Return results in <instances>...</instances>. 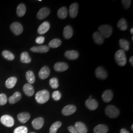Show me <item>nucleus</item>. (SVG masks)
<instances>
[{
	"label": "nucleus",
	"mask_w": 133,
	"mask_h": 133,
	"mask_svg": "<svg viewBox=\"0 0 133 133\" xmlns=\"http://www.w3.org/2000/svg\"><path fill=\"white\" fill-rule=\"evenodd\" d=\"M49 92L46 90L39 91L36 93L35 96L36 100L40 104H43L47 102L49 99Z\"/></svg>",
	"instance_id": "f257e3e1"
},
{
	"label": "nucleus",
	"mask_w": 133,
	"mask_h": 133,
	"mask_svg": "<svg viewBox=\"0 0 133 133\" xmlns=\"http://www.w3.org/2000/svg\"><path fill=\"white\" fill-rule=\"evenodd\" d=\"M115 60L119 66H125L127 63V58L125 51L122 49H119L115 54Z\"/></svg>",
	"instance_id": "f03ea898"
},
{
	"label": "nucleus",
	"mask_w": 133,
	"mask_h": 133,
	"mask_svg": "<svg viewBox=\"0 0 133 133\" xmlns=\"http://www.w3.org/2000/svg\"><path fill=\"white\" fill-rule=\"evenodd\" d=\"M105 112L108 116L112 118H117L120 114L119 109L113 105H108L105 109Z\"/></svg>",
	"instance_id": "7ed1b4c3"
},
{
	"label": "nucleus",
	"mask_w": 133,
	"mask_h": 133,
	"mask_svg": "<svg viewBox=\"0 0 133 133\" xmlns=\"http://www.w3.org/2000/svg\"><path fill=\"white\" fill-rule=\"evenodd\" d=\"M98 31L104 38H109L112 34V28L109 25H102L98 28Z\"/></svg>",
	"instance_id": "20e7f679"
},
{
	"label": "nucleus",
	"mask_w": 133,
	"mask_h": 133,
	"mask_svg": "<svg viewBox=\"0 0 133 133\" xmlns=\"http://www.w3.org/2000/svg\"><path fill=\"white\" fill-rule=\"evenodd\" d=\"M10 28L14 35L16 36L20 35L23 31V27L22 25L17 22H14L11 24Z\"/></svg>",
	"instance_id": "39448f33"
},
{
	"label": "nucleus",
	"mask_w": 133,
	"mask_h": 133,
	"mask_svg": "<svg viewBox=\"0 0 133 133\" xmlns=\"http://www.w3.org/2000/svg\"><path fill=\"white\" fill-rule=\"evenodd\" d=\"M0 120L1 123L8 127H11L14 125V119L10 115H4L1 117Z\"/></svg>",
	"instance_id": "423d86ee"
},
{
	"label": "nucleus",
	"mask_w": 133,
	"mask_h": 133,
	"mask_svg": "<svg viewBox=\"0 0 133 133\" xmlns=\"http://www.w3.org/2000/svg\"><path fill=\"white\" fill-rule=\"evenodd\" d=\"M95 75L98 78L105 79L108 77V73L104 68L99 66L95 70Z\"/></svg>",
	"instance_id": "0eeeda50"
},
{
	"label": "nucleus",
	"mask_w": 133,
	"mask_h": 133,
	"mask_svg": "<svg viewBox=\"0 0 133 133\" xmlns=\"http://www.w3.org/2000/svg\"><path fill=\"white\" fill-rule=\"evenodd\" d=\"M76 110V108L75 105H67L62 109V114L66 116H69L74 114Z\"/></svg>",
	"instance_id": "6e6552de"
},
{
	"label": "nucleus",
	"mask_w": 133,
	"mask_h": 133,
	"mask_svg": "<svg viewBox=\"0 0 133 133\" xmlns=\"http://www.w3.org/2000/svg\"><path fill=\"white\" fill-rule=\"evenodd\" d=\"M50 71L49 68L46 66L42 67L38 72V76L41 79H45L49 76Z\"/></svg>",
	"instance_id": "1a4fd4ad"
},
{
	"label": "nucleus",
	"mask_w": 133,
	"mask_h": 133,
	"mask_svg": "<svg viewBox=\"0 0 133 133\" xmlns=\"http://www.w3.org/2000/svg\"><path fill=\"white\" fill-rule=\"evenodd\" d=\"M68 68L69 65L65 62H57L54 66L55 71L58 72L65 71L68 69Z\"/></svg>",
	"instance_id": "9d476101"
},
{
	"label": "nucleus",
	"mask_w": 133,
	"mask_h": 133,
	"mask_svg": "<svg viewBox=\"0 0 133 133\" xmlns=\"http://www.w3.org/2000/svg\"><path fill=\"white\" fill-rule=\"evenodd\" d=\"M50 10L48 8H43L39 10L37 14V17L38 19L42 20L44 19L49 15Z\"/></svg>",
	"instance_id": "9b49d317"
},
{
	"label": "nucleus",
	"mask_w": 133,
	"mask_h": 133,
	"mask_svg": "<svg viewBox=\"0 0 133 133\" xmlns=\"http://www.w3.org/2000/svg\"><path fill=\"white\" fill-rule=\"evenodd\" d=\"M86 107L91 110H94L97 109L98 107V103L97 101L93 99H89L85 102Z\"/></svg>",
	"instance_id": "f8f14e48"
},
{
	"label": "nucleus",
	"mask_w": 133,
	"mask_h": 133,
	"mask_svg": "<svg viewBox=\"0 0 133 133\" xmlns=\"http://www.w3.org/2000/svg\"><path fill=\"white\" fill-rule=\"evenodd\" d=\"M78 5L75 3L72 4L70 6L69 9V14L70 17L72 18H74L76 17L78 14Z\"/></svg>",
	"instance_id": "ddd939ff"
},
{
	"label": "nucleus",
	"mask_w": 133,
	"mask_h": 133,
	"mask_svg": "<svg viewBox=\"0 0 133 133\" xmlns=\"http://www.w3.org/2000/svg\"><path fill=\"white\" fill-rule=\"evenodd\" d=\"M31 51L33 52L44 53L48 52L49 50V48L48 45H43L38 46H34L31 48Z\"/></svg>",
	"instance_id": "4468645a"
},
{
	"label": "nucleus",
	"mask_w": 133,
	"mask_h": 133,
	"mask_svg": "<svg viewBox=\"0 0 133 133\" xmlns=\"http://www.w3.org/2000/svg\"><path fill=\"white\" fill-rule=\"evenodd\" d=\"M50 27V25L48 22V21L43 22V23L38 27V32L39 34H41V35L46 33L49 30Z\"/></svg>",
	"instance_id": "2eb2a0df"
},
{
	"label": "nucleus",
	"mask_w": 133,
	"mask_h": 133,
	"mask_svg": "<svg viewBox=\"0 0 133 133\" xmlns=\"http://www.w3.org/2000/svg\"><path fill=\"white\" fill-rule=\"evenodd\" d=\"M32 124L34 128L36 130H39L43 127L44 124V119L41 117L36 118L34 119Z\"/></svg>",
	"instance_id": "dca6fc26"
},
{
	"label": "nucleus",
	"mask_w": 133,
	"mask_h": 133,
	"mask_svg": "<svg viewBox=\"0 0 133 133\" xmlns=\"http://www.w3.org/2000/svg\"><path fill=\"white\" fill-rule=\"evenodd\" d=\"M102 97V99L105 102L109 103L112 100L114 97V94L111 90H107L103 92Z\"/></svg>",
	"instance_id": "f3484780"
},
{
	"label": "nucleus",
	"mask_w": 133,
	"mask_h": 133,
	"mask_svg": "<svg viewBox=\"0 0 133 133\" xmlns=\"http://www.w3.org/2000/svg\"><path fill=\"white\" fill-rule=\"evenodd\" d=\"M65 56L69 60H76L79 57V53L76 50H68L65 53Z\"/></svg>",
	"instance_id": "a211bd4d"
},
{
	"label": "nucleus",
	"mask_w": 133,
	"mask_h": 133,
	"mask_svg": "<svg viewBox=\"0 0 133 133\" xmlns=\"http://www.w3.org/2000/svg\"><path fill=\"white\" fill-rule=\"evenodd\" d=\"M23 89L25 94L28 97L32 96L35 92L33 86L29 83L25 84L23 86Z\"/></svg>",
	"instance_id": "6ab92c4d"
},
{
	"label": "nucleus",
	"mask_w": 133,
	"mask_h": 133,
	"mask_svg": "<svg viewBox=\"0 0 133 133\" xmlns=\"http://www.w3.org/2000/svg\"><path fill=\"white\" fill-rule=\"evenodd\" d=\"M75 128L78 133H87V128L85 125L81 122H77L75 125Z\"/></svg>",
	"instance_id": "aec40b11"
},
{
	"label": "nucleus",
	"mask_w": 133,
	"mask_h": 133,
	"mask_svg": "<svg viewBox=\"0 0 133 133\" xmlns=\"http://www.w3.org/2000/svg\"><path fill=\"white\" fill-rule=\"evenodd\" d=\"M73 29L70 25L66 26L63 30V36L66 39L71 38L73 36Z\"/></svg>",
	"instance_id": "412c9836"
},
{
	"label": "nucleus",
	"mask_w": 133,
	"mask_h": 133,
	"mask_svg": "<svg viewBox=\"0 0 133 133\" xmlns=\"http://www.w3.org/2000/svg\"><path fill=\"white\" fill-rule=\"evenodd\" d=\"M17 118L20 122L22 123H25L30 118V114L27 112H21L18 114Z\"/></svg>",
	"instance_id": "4be33fe9"
},
{
	"label": "nucleus",
	"mask_w": 133,
	"mask_h": 133,
	"mask_svg": "<svg viewBox=\"0 0 133 133\" xmlns=\"http://www.w3.org/2000/svg\"><path fill=\"white\" fill-rule=\"evenodd\" d=\"M109 131L107 126L104 124H99L94 129V133H107Z\"/></svg>",
	"instance_id": "5701e85b"
},
{
	"label": "nucleus",
	"mask_w": 133,
	"mask_h": 133,
	"mask_svg": "<svg viewBox=\"0 0 133 133\" xmlns=\"http://www.w3.org/2000/svg\"><path fill=\"white\" fill-rule=\"evenodd\" d=\"M21 99V94L19 92H15L14 95L9 98V102L11 104H14L18 102Z\"/></svg>",
	"instance_id": "b1692460"
},
{
	"label": "nucleus",
	"mask_w": 133,
	"mask_h": 133,
	"mask_svg": "<svg viewBox=\"0 0 133 133\" xmlns=\"http://www.w3.org/2000/svg\"><path fill=\"white\" fill-rule=\"evenodd\" d=\"M93 38L95 43L98 44H102L104 42V38L98 32H96L93 34Z\"/></svg>",
	"instance_id": "393cba45"
},
{
	"label": "nucleus",
	"mask_w": 133,
	"mask_h": 133,
	"mask_svg": "<svg viewBox=\"0 0 133 133\" xmlns=\"http://www.w3.org/2000/svg\"><path fill=\"white\" fill-rule=\"evenodd\" d=\"M17 78L16 77L12 76L9 78L5 81V86L9 89H11L14 87L17 82Z\"/></svg>",
	"instance_id": "a878e982"
},
{
	"label": "nucleus",
	"mask_w": 133,
	"mask_h": 133,
	"mask_svg": "<svg viewBox=\"0 0 133 133\" xmlns=\"http://www.w3.org/2000/svg\"><path fill=\"white\" fill-rule=\"evenodd\" d=\"M26 8L25 5L23 4H20L18 5L16 10V13L19 17L23 16L26 13Z\"/></svg>",
	"instance_id": "bb28decb"
},
{
	"label": "nucleus",
	"mask_w": 133,
	"mask_h": 133,
	"mask_svg": "<svg viewBox=\"0 0 133 133\" xmlns=\"http://www.w3.org/2000/svg\"><path fill=\"white\" fill-rule=\"evenodd\" d=\"M119 45L120 48H122L124 51H128L130 48V43L127 40L121 38L119 40Z\"/></svg>",
	"instance_id": "cd10ccee"
},
{
	"label": "nucleus",
	"mask_w": 133,
	"mask_h": 133,
	"mask_svg": "<svg viewBox=\"0 0 133 133\" xmlns=\"http://www.w3.org/2000/svg\"><path fill=\"white\" fill-rule=\"evenodd\" d=\"M20 60L23 63L29 64L31 62V58L27 52H23L21 54Z\"/></svg>",
	"instance_id": "c85d7f7f"
},
{
	"label": "nucleus",
	"mask_w": 133,
	"mask_h": 133,
	"mask_svg": "<svg viewBox=\"0 0 133 133\" xmlns=\"http://www.w3.org/2000/svg\"><path fill=\"white\" fill-rule=\"evenodd\" d=\"M57 15L59 18L60 19H65L68 15V11L66 8L64 6L60 8L58 10Z\"/></svg>",
	"instance_id": "c756f323"
},
{
	"label": "nucleus",
	"mask_w": 133,
	"mask_h": 133,
	"mask_svg": "<svg viewBox=\"0 0 133 133\" xmlns=\"http://www.w3.org/2000/svg\"><path fill=\"white\" fill-rule=\"evenodd\" d=\"M62 44V42L58 38H54L51 40L48 44L49 48H55L60 46Z\"/></svg>",
	"instance_id": "7c9ffc66"
},
{
	"label": "nucleus",
	"mask_w": 133,
	"mask_h": 133,
	"mask_svg": "<svg viewBox=\"0 0 133 133\" xmlns=\"http://www.w3.org/2000/svg\"><path fill=\"white\" fill-rule=\"evenodd\" d=\"M117 27L121 31H125L128 28V26L127 21L124 18H121L120 19L118 23H117Z\"/></svg>",
	"instance_id": "2f4dec72"
},
{
	"label": "nucleus",
	"mask_w": 133,
	"mask_h": 133,
	"mask_svg": "<svg viewBox=\"0 0 133 133\" xmlns=\"http://www.w3.org/2000/svg\"><path fill=\"white\" fill-rule=\"evenodd\" d=\"M26 79L28 81L29 83L30 84H33L35 81V76L33 71H27L26 74Z\"/></svg>",
	"instance_id": "473e14b6"
},
{
	"label": "nucleus",
	"mask_w": 133,
	"mask_h": 133,
	"mask_svg": "<svg viewBox=\"0 0 133 133\" xmlns=\"http://www.w3.org/2000/svg\"><path fill=\"white\" fill-rule=\"evenodd\" d=\"M3 56L9 61H12L15 58V56L13 53L10 52L8 50H4L2 52Z\"/></svg>",
	"instance_id": "72a5a7b5"
},
{
	"label": "nucleus",
	"mask_w": 133,
	"mask_h": 133,
	"mask_svg": "<svg viewBox=\"0 0 133 133\" xmlns=\"http://www.w3.org/2000/svg\"><path fill=\"white\" fill-rule=\"evenodd\" d=\"M62 125V123L60 121H57L53 124L50 128V133H56L58 129Z\"/></svg>",
	"instance_id": "f704fd0d"
},
{
	"label": "nucleus",
	"mask_w": 133,
	"mask_h": 133,
	"mask_svg": "<svg viewBox=\"0 0 133 133\" xmlns=\"http://www.w3.org/2000/svg\"><path fill=\"white\" fill-rule=\"evenodd\" d=\"M49 85L53 89H57L59 87L58 80L56 77H53L50 79Z\"/></svg>",
	"instance_id": "c9c22d12"
},
{
	"label": "nucleus",
	"mask_w": 133,
	"mask_h": 133,
	"mask_svg": "<svg viewBox=\"0 0 133 133\" xmlns=\"http://www.w3.org/2000/svg\"><path fill=\"white\" fill-rule=\"evenodd\" d=\"M28 129L24 126H20L15 129L14 130V133H27Z\"/></svg>",
	"instance_id": "e433bc0d"
},
{
	"label": "nucleus",
	"mask_w": 133,
	"mask_h": 133,
	"mask_svg": "<svg viewBox=\"0 0 133 133\" xmlns=\"http://www.w3.org/2000/svg\"><path fill=\"white\" fill-rule=\"evenodd\" d=\"M52 97L55 101H58L61 98V94L59 91H55L53 92Z\"/></svg>",
	"instance_id": "4c0bfd02"
},
{
	"label": "nucleus",
	"mask_w": 133,
	"mask_h": 133,
	"mask_svg": "<svg viewBox=\"0 0 133 133\" xmlns=\"http://www.w3.org/2000/svg\"><path fill=\"white\" fill-rule=\"evenodd\" d=\"M8 101L6 96L4 93L0 94V105H3L6 104Z\"/></svg>",
	"instance_id": "58836bf2"
},
{
	"label": "nucleus",
	"mask_w": 133,
	"mask_h": 133,
	"mask_svg": "<svg viewBox=\"0 0 133 133\" xmlns=\"http://www.w3.org/2000/svg\"><path fill=\"white\" fill-rule=\"evenodd\" d=\"M122 4L125 9H128L131 4V1L130 0H123L122 1Z\"/></svg>",
	"instance_id": "ea45409f"
},
{
	"label": "nucleus",
	"mask_w": 133,
	"mask_h": 133,
	"mask_svg": "<svg viewBox=\"0 0 133 133\" xmlns=\"http://www.w3.org/2000/svg\"><path fill=\"white\" fill-rule=\"evenodd\" d=\"M45 41V38L43 36H39L36 39V43L38 44H42L44 43Z\"/></svg>",
	"instance_id": "a19ab883"
},
{
	"label": "nucleus",
	"mask_w": 133,
	"mask_h": 133,
	"mask_svg": "<svg viewBox=\"0 0 133 133\" xmlns=\"http://www.w3.org/2000/svg\"><path fill=\"white\" fill-rule=\"evenodd\" d=\"M68 130L71 133H78L76 130V129L75 128L74 126H71L68 127Z\"/></svg>",
	"instance_id": "79ce46f5"
},
{
	"label": "nucleus",
	"mask_w": 133,
	"mask_h": 133,
	"mask_svg": "<svg viewBox=\"0 0 133 133\" xmlns=\"http://www.w3.org/2000/svg\"><path fill=\"white\" fill-rule=\"evenodd\" d=\"M120 133H130L128 131H127L125 129L122 128L120 130Z\"/></svg>",
	"instance_id": "37998d69"
},
{
	"label": "nucleus",
	"mask_w": 133,
	"mask_h": 133,
	"mask_svg": "<svg viewBox=\"0 0 133 133\" xmlns=\"http://www.w3.org/2000/svg\"><path fill=\"white\" fill-rule=\"evenodd\" d=\"M133 56H131V57L130 58V59H129V62L130 63L131 65H132V66H133Z\"/></svg>",
	"instance_id": "c03bdc74"
},
{
	"label": "nucleus",
	"mask_w": 133,
	"mask_h": 133,
	"mask_svg": "<svg viewBox=\"0 0 133 133\" xmlns=\"http://www.w3.org/2000/svg\"><path fill=\"white\" fill-rule=\"evenodd\" d=\"M130 33H131V34H132L133 35V28H131V29L130 30Z\"/></svg>",
	"instance_id": "a18cd8bd"
},
{
	"label": "nucleus",
	"mask_w": 133,
	"mask_h": 133,
	"mask_svg": "<svg viewBox=\"0 0 133 133\" xmlns=\"http://www.w3.org/2000/svg\"><path fill=\"white\" fill-rule=\"evenodd\" d=\"M131 128H132V130L133 131V125H132V127H131Z\"/></svg>",
	"instance_id": "49530a36"
},
{
	"label": "nucleus",
	"mask_w": 133,
	"mask_h": 133,
	"mask_svg": "<svg viewBox=\"0 0 133 133\" xmlns=\"http://www.w3.org/2000/svg\"><path fill=\"white\" fill-rule=\"evenodd\" d=\"M132 41H133V37H132Z\"/></svg>",
	"instance_id": "de8ad7c7"
},
{
	"label": "nucleus",
	"mask_w": 133,
	"mask_h": 133,
	"mask_svg": "<svg viewBox=\"0 0 133 133\" xmlns=\"http://www.w3.org/2000/svg\"><path fill=\"white\" fill-rule=\"evenodd\" d=\"M34 133V132H31V133Z\"/></svg>",
	"instance_id": "09e8293b"
}]
</instances>
